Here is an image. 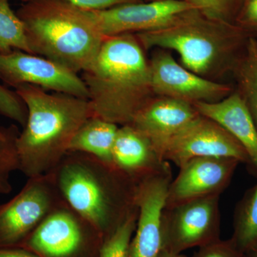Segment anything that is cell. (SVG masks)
<instances>
[{
	"label": "cell",
	"instance_id": "obj_12",
	"mask_svg": "<svg viewBox=\"0 0 257 257\" xmlns=\"http://www.w3.org/2000/svg\"><path fill=\"white\" fill-rule=\"evenodd\" d=\"M167 162L160 170L138 183L136 229L130 245L131 257H157L162 250V217L172 180Z\"/></svg>",
	"mask_w": 257,
	"mask_h": 257
},
{
	"label": "cell",
	"instance_id": "obj_6",
	"mask_svg": "<svg viewBox=\"0 0 257 257\" xmlns=\"http://www.w3.org/2000/svg\"><path fill=\"white\" fill-rule=\"evenodd\" d=\"M104 239L65 202L56 208L18 247L40 257L99 255Z\"/></svg>",
	"mask_w": 257,
	"mask_h": 257
},
{
	"label": "cell",
	"instance_id": "obj_29",
	"mask_svg": "<svg viewBox=\"0 0 257 257\" xmlns=\"http://www.w3.org/2000/svg\"><path fill=\"white\" fill-rule=\"evenodd\" d=\"M0 257H40L21 247H0Z\"/></svg>",
	"mask_w": 257,
	"mask_h": 257
},
{
	"label": "cell",
	"instance_id": "obj_3",
	"mask_svg": "<svg viewBox=\"0 0 257 257\" xmlns=\"http://www.w3.org/2000/svg\"><path fill=\"white\" fill-rule=\"evenodd\" d=\"M28 109L16 139L19 170L28 178L49 173L69 152L74 135L94 116L87 99L23 84L15 88Z\"/></svg>",
	"mask_w": 257,
	"mask_h": 257
},
{
	"label": "cell",
	"instance_id": "obj_31",
	"mask_svg": "<svg viewBox=\"0 0 257 257\" xmlns=\"http://www.w3.org/2000/svg\"><path fill=\"white\" fill-rule=\"evenodd\" d=\"M157 257H187L183 253H175L170 252V251H167L165 249H162L159 253Z\"/></svg>",
	"mask_w": 257,
	"mask_h": 257
},
{
	"label": "cell",
	"instance_id": "obj_34",
	"mask_svg": "<svg viewBox=\"0 0 257 257\" xmlns=\"http://www.w3.org/2000/svg\"><path fill=\"white\" fill-rule=\"evenodd\" d=\"M257 39V38H256Z\"/></svg>",
	"mask_w": 257,
	"mask_h": 257
},
{
	"label": "cell",
	"instance_id": "obj_17",
	"mask_svg": "<svg viewBox=\"0 0 257 257\" xmlns=\"http://www.w3.org/2000/svg\"><path fill=\"white\" fill-rule=\"evenodd\" d=\"M151 142L132 125L119 126L112 150V165L140 182L165 165Z\"/></svg>",
	"mask_w": 257,
	"mask_h": 257
},
{
	"label": "cell",
	"instance_id": "obj_30",
	"mask_svg": "<svg viewBox=\"0 0 257 257\" xmlns=\"http://www.w3.org/2000/svg\"><path fill=\"white\" fill-rule=\"evenodd\" d=\"M20 134L18 128L15 125L10 127H4L0 125V142L8 141L11 139L16 138Z\"/></svg>",
	"mask_w": 257,
	"mask_h": 257
},
{
	"label": "cell",
	"instance_id": "obj_32",
	"mask_svg": "<svg viewBox=\"0 0 257 257\" xmlns=\"http://www.w3.org/2000/svg\"><path fill=\"white\" fill-rule=\"evenodd\" d=\"M246 254H247L248 257H257V245Z\"/></svg>",
	"mask_w": 257,
	"mask_h": 257
},
{
	"label": "cell",
	"instance_id": "obj_19",
	"mask_svg": "<svg viewBox=\"0 0 257 257\" xmlns=\"http://www.w3.org/2000/svg\"><path fill=\"white\" fill-rule=\"evenodd\" d=\"M230 240L246 253L257 245V182L236 208L234 233Z\"/></svg>",
	"mask_w": 257,
	"mask_h": 257
},
{
	"label": "cell",
	"instance_id": "obj_22",
	"mask_svg": "<svg viewBox=\"0 0 257 257\" xmlns=\"http://www.w3.org/2000/svg\"><path fill=\"white\" fill-rule=\"evenodd\" d=\"M138 211L120 225L101 245L98 257H131L130 245L136 229Z\"/></svg>",
	"mask_w": 257,
	"mask_h": 257
},
{
	"label": "cell",
	"instance_id": "obj_26",
	"mask_svg": "<svg viewBox=\"0 0 257 257\" xmlns=\"http://www.w3.org/2000/svg\"><path fill=\"white\" fill-rule=\"evenodd\" d=\"M192 257H248L236 247L231 240L222 241L219 239L199 247Z\"/></svg>",
	"mask_w": 257,
	"mask_h": 257
},
{
	"label": "cell",
	"instance_id": "obj_9",
	"mask_svg": "<svg viewBox=\"0 0 257 257\" xmlns=\"http://www.w3.org/2000/svg\"><path fill=\"white\" fill-rule=\"evenodd\" d=\"M162 157L179 168L198 157L234 159L252 165L243 147L228 132L199 114L166 145Z\"/></svg>",
	"mask_w": 257,
	"mask_h": 257
},
{
	"label": "cell",
	"instance_id": "obj_16",
	"mask_svg": "<svg viewBox=\"0 0 257 257\" xmlns=\"http://www.w3.org/2000/svg\"><path fill=\"white\" fill-rule=\"evenodd\" d=\"M199 114L212 119L243 147L257 168V128L244 99L238 92L215 102L193 104Z\"/></svg>",
	"mask_w": 257,
	"mask_h": 257
},
{
	"label": "cell",
	"instance_id": "obj_33",
	"mask_svg": "<svg viewBox=\"0 0 257 257\" xmlns=\"http://www.w3.org/2000/svg\"><path fill=\"white\" fill-rule=\"evenodd\" d=\"M143 1H147V2H152V1H162V0H143Z\"/></svg>",
	"mask_w": 257,
	"mask_h": 257
},
{
	"label": "cell",
	"instance_id": "obj_1",
	"mask_svg": "<svg viewBox=\"0 0 257 257\" xmlns=\"http://www.w3.org/2000/svg\"><path fill=\"white\" fill-rule=\"evenodd\" d=\"M136 34L104 37L95 60L82 73L94 116L131 124L153 96L149 60Z\"/></svg>",
	"mask_w": 257,
	"mask_h": 257
},
{
	"label": "cell",
	"instance_id": "obj_27",
	"mask_svg": "<svg viewBox=\"0 0 257 257\" xmlns=\"http://www.w3.org/2000/svg\"><path fill=\"white\" fill-rule=\"evenodd\" d=\"M235 24L246 32H257V0H244Z\"/></svg>",
	"mask_w": 257,
	"mask_h": 257
},
{
	"label": "cell",
	"instance_id": "obj_13",
	"mask_svg": "<svg viewBox=\"0 0 257 257\" xmlns=\"http://www.w3.org/2000/svg\"><path fill=\"white\" fill-rule=\"evenodd\" d=\"M195 9L184 0L128 3L89 11L104 37L150 32L167 26L181 15Z\"/></svg>",
	"mask_w": 257,
	"mask_h": 257
},
{
	"label": "cell",
	"instance_id": "obj_10",
	"mask_svg": "<svg viewBox=\"0 0 257 257\" xmlns=\"http://www.w3.org/2000/svg\"><path fill=\"white\" fill-rule=\"evenodd\" d=\"M0 79L10 87L23 84L89 99L87 86L79 74L53 61L21 50L0 53Z\"/></svg>",
	"mask_w": 257,
	"mask_h": 257
},
{
	"label": "cell",
	"instance_id": "obj_4",
	"mask_svg": "<svg viewBox=\"0 0 257 257\" xmlns=\"http://www.w3.org/2000/svg\"><path fill=\"white\" fill-rule=\"evenodd\" d=\"M136 35L145 50L175 51L185 68L213 81L234 70L249 37L236 24L211 20L195 9L167 26Z\"/></svg>",
	"mask_w": 257,
	"mask_h": 257
},
{
	"label": "cell",
	"instance_id": "obj_5",
	"mask_svg": "<svg viewBox=\"0 0 257 257\" xmlns=\"http://www.w3.org/2000/svg\"><path fill=\"white\" fill-rule=\"evenodd\" d=\"M17 15L31 53L82 73L95 60L104 37L89 10L64 0H32Z\"/></svg>",
	"mask_w": 257,
	"mask_h": 257
},
{
	"label": "cell",
	"instance_id": "obj_11",
	"mask_svg": "<svg viewBox=\"0 0 257 257\" xmlns=\"http://www.w3.org/2000/svg\"><path fill=\"white\" fill-rule=\"evenodd\" d=\"M149 64L155 96L172 98L193 105L220 101L231 93L229 84L194 73L179 64L168 50L157 49Z\"/></svg>",
	"mask_w": 257,
	"mask_h": 257
},
{
	"label": "cell",
	"instance_id": "obj_25",
	"mask_svg": "<svg viewBox=\"0 0 257 257\" xmlns=\"http://www.w3.org/2000/svg\"><path fill=\"white\" fill-rule=\"evenodd\" d=\"M0 115L13 120L23 127L28 120V109L15 91L0 84Z\"/></svg>",
	"mask_w": 257,
	"mask_h": 257
},
{
	"label": "cell",
	"instance_id": "obj_8",
	"mask_svg": "<svg viewBox=\"0 0 257 257\" xmlns=\"http://www.w3.org/2000/svg\"><path fill=\"white\" fill-rule=\"evenodd\" d=\"M219 197L209 196L165 208L162 249L182 253L221 239Z\"/></svg>",
	"mask_w": 257,
	"mask_h": 257
},
{
	"label": "cell",
	"instance_id": "obj_7",
	"mask_svg": "<svg viewBox=\"0 0 257 257\" xmlns=\"http://www.w3.org/2000/svg\"><path fill=\"white\" fill-rule=\"evenodd\" d=\"M64 202L51 172L28 178L0 205V247H18Z\"/></svg>",
	"mask_w": 257,
	"mask_h": 257
},
{
	"label": "cell",
	"instance_id": "obj_23",
	"mask_svg": "<svg viewBox=\"0 0 257 257\" xmlns=\"http://www.w3.org/2000/svg\"><path fill=\"white\" fill-rule=\"evenodd\" d=\"M201 14L211 20L235 24L244 0H184Z\"/></svg>",
	"mask_w": 257,
	"mask_h": 257
},
{
	"label": "cell",
	"instance_id": "obj_14",
	"mask_svg": "<svg viewBox=\"0 0 257 257\" xmlns=\"http://www.w3.org/2000/svg\"><path fill=\"white\" fill-rule=\"evenodd\" d=\"M239 163L234 159L218 157H198L186 162L171 182L165 208L220 195L229 186Z\"/></svg>",
	"mask_w": 257,
	"mask_h": 257
},
{
	"label": "cell",
	"instance_id": "obj_20",
	"mask_svg": "<svg viewBox=\"0 0 257 257\" xmlns=\"http://www.w3.org/2000/svg\"><path fill=\"white\" fill-rule=\"evenodd\" d=\"M233 72L240 95L244 99L257 128V39L249 37L244 52Z\"/></svg>",
	"mask_w": 257,
	"mask_h": 257
},
{
	"label": "cell",
	"instance_id": "obj_18",
	"mask_svg": "<svg viewBox=\"0 0 257 257\" xmlns=\"http://www.w3.org/2000/svg\"><path fill=\"white\" fill-rule=\"evenodd\" d=\"M119 127L114 123L93 116L75 134L69 152L87 154L112 165L113 147Z\"/></svg>",
	"mask_w": 257,
	"mask_h": 257
},
{
	"label": "cell",
	"instance_id": "obj_28",
	"mask_svg": "<svg viewBox=\"0 0 257 257\" xmlns=\"http://www.w3.org/2000/svg\"><path fill=\"white\" fill-rule=\"evenodd\" d=\"M22 1L23 3H28L32 0H22ZM64 1L77 8L89 10V11H99V10L109 9L119 5L143 2V0H64Z\"/></svg>",
	"mask_w": 257,
	"mask_h": 257
},
{
	"label": "cell",
	"instance_id": "obj_15",
	"mask_svg": "<svg viewBox=\"0 0 257 257\" xmlns=\"http://www.w3.org/2000/svg\"><path fill=\"white\" fill-rule=\"evenodd\" d=\"M198 115L192 104L155 96L140 109L130 125L151 142L162 157L166 145Z\"/></svg>",
	"mask_w": 257,
	"mask_h": 257
},
{
	"label": "cell",
	"instance_id": "obj_24",
	"mask_svg": "<svg viewBox=\"0 0 257 257\" xmlns=\"http://www.w3.org/2000/svg\"><path fill=\"white\" fill-rule=\"evenodd\" d=\"M18 137L0 142V195L12 192L11 175L20 167L15 145Z\"/></svg>",
	"mask_w": 257,
	"mask_h": 257
},
{
	"label": "cell",
	"instance_id": "obj_2",
	"mask_svg": "<svg viewBox=\"0 0 257 257\" xmlns=\"http://www.w3.org/2000/svg\"><path fill=\"white\" fill-rule=\"evenodd\" d=\"M50 172L64 202L104 240L138 211L139 182L92 155L68 152Z\"/></svg>",
	"mask_w": 257,
	"mask_h": 257
},
{
	"label": "cell",
	"instance_id": "obj_21",
	"mask_svg": "<svg viewBox=\"0 0 257 257\" xmlns=\"http://www.w3.org/2000/svg\"><path fill=\"white\" fill-rule=\"evenodd\" d=\"M14 50L31 53L23 21L12 10L10 0H0V53Z\"/></svg>",
	"mask_w": 257,
	"mask_h": 257
}]
</instances>
